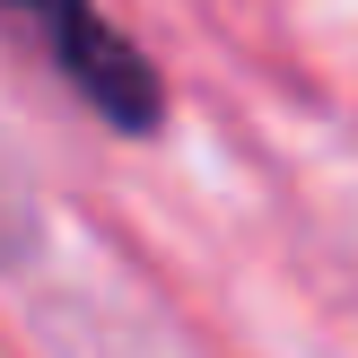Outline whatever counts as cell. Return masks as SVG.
Returning <instances> with one entry per match:
<instances>
[{"mask_svg":"<svg viewBox=\"0 0 358 358\" xmlns=\"http://www.w3.org/2000/svg\"><path fill=\"white\" fill-rule=\"evenodd\" d=\"M0 17L70 79V96H79L105 131L149 140L157 122H166V79H157V62L96 9V0H0Z\"/></svg>","mask_w":358,"mask_h":358,"instance_id":"obj_1","label":"cell"}]
</instances>
